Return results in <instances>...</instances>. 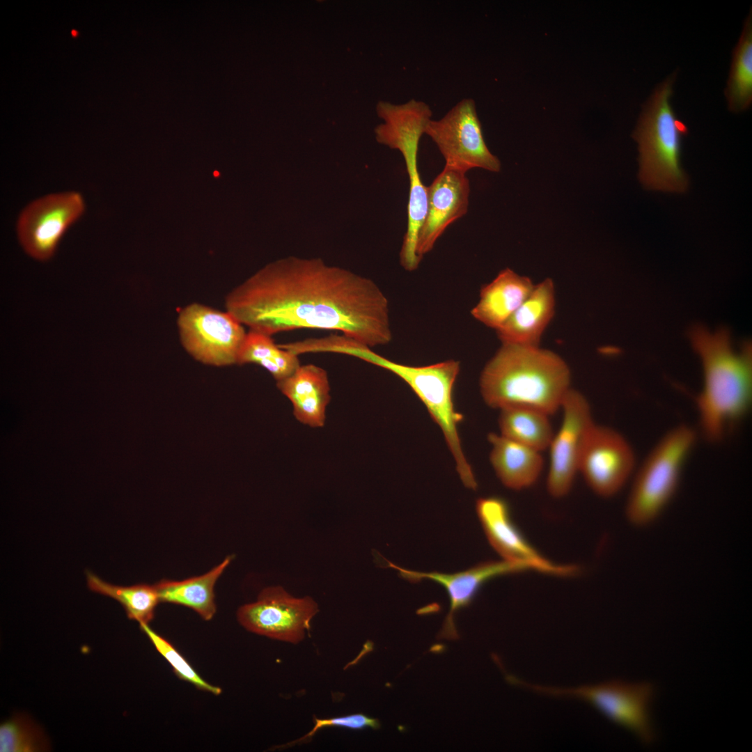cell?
Wrapping results in <instances>:
<instances>
[{"instance_id":"obj_14","label":"cell","mask_w":752,"mask_h":752,"mask_svg":"<svg viewBox=\"0 0 752 752\" xmlns=\"http://www.w3.org/2000/svg\"><path fill=\"white\" fill-rule=\"evenodd\" d=\"M634 465V451L625 437L595 423L585 439L578 465V473L588 487L600 496H612L625 485Z\"/></svg>"},{"instance_id":"obj_21","label":"cell","mask_w":752,"mask_h":752,"mask_svg":"<svg viewBox=\"0 0 752 752\" xmlns=\"http://www.w3.org/2000/svg\"><path fill=\"white\" fill-rule=\"evenodd\" d=\"M491 464L501 482L513 490L533 485L544 468L541 452L511 440L501 434L490 433Z\"/></svg>"},{"instance_id":"obj_11","label":"cell","mask_w":752,"mask_h":752,"mask_svg":"<svg viewBox=\"0 0 752 752\" xmlns=\"http://www.w3.org/2000/svg\"><path fill=\"white\" fill-rule=\"evenodd\" d=\"M85 209L84 197L75 191L52 193L33 200L22 210L17 221L20 246L34 260H49L65 232Z\"/></svg>"},{"instance_id":"obj_19","label":"cell","mask_w":752,"mask_h":752,"mask_svg":"<svg viewBox=\"0 0 752 752\" xmlns=\"http://www.w3.org/2000/svg\"><path fill=\"white\" fill-rule=\"evenodd\" d=\"M278 389L291 402L295 418L313 428L324 425L330 401L327 371L314 364L299 366L290 375L276 382Z\"/></svg>"},{"instance_id":"obj_27","label":"cell","mask_w":752,"mask_h":752,"mask_svg":"<svg viewBox=\"0 0 752 752\" xmlns=\"http://www.w3.org/2000/svg\"><path fill=\"white\" fill-rule=\"evenodd\" d=\"M49 749L42 730L29 717L16 715L0 726L1 752H38Z\"/></svg>"},{"instance_id":"obj_8","label":"cell","mask_w":752,"mask_h":752,"mask_svg":"<svg viewBox=\"0 0 752 752\" xmlns=\"http://www.w3.org/2000/svg\"><path fill=\"white\" fill-rule=\"evenodd\" d=\"M508 681L531 691L552 697L583 700L614 723L629 730L645 745L655 742L650 707L656 694L653 684L613 680L575 687H556L529 683L507 675Z\"/></svg>"},{"instance_id":"obj_9","label":"cell","mask_w":752,"mask_h":752,"mask_svg":"<svg viewBox=\"0 0 752 752\" xmlns=\"http://www.w3.org/2000/svg\"><path fill=\"white\" fill-rule=\"evenodd\" d=\"M177 324L182 347L196 360L214 366L237 363L246 332L228 311L193 303L180 310Z\"/></svg>"},{"instance_id":"obj_18","label":"cell","mask_w":752,"mask_h":752,"mask_svg":"<svg viewBox=\"0 0 752 752\" xmlns=\"http://www.w3.org/2000/svg\"><path fill=\"white\" fill-rule=\"evenodd\" d=\"M555 287L547 278L533 290L496 333L502 344L540 346L555 312Z\"/></svg>"},{"instance_id":"obj_20","label":"cell","mask_w":752,"mask_h":752,"mask_svg":"<svg viewBox=\"0 0 752 752\" xmlns=\"http://www.w3.org/2000/svg\"><path fill=\"white\" fill-rule=\"evenodd\" d=\"M534 286L528 277L506 268L481 288L478 302L471 310V315L478 322L496 331L528 297Z\"/></svg>"},{"instance_id":"obj_24","label":"cell","mask_w":752,"mask_h":752,"mask_svg":"<svg viewBox=\"0 0 752 752\" xmlns=\"http://www.w3.org/2000/svg\"><path fill=\"white\" fill-rule=\"evenodd\" d=\"M256 363L276 380L290 375L299 366L298 355L276 344L272 336L250 330L246 333L237 357V364Z\"/></svg>"},{"instance_id":"obj_15","label":"cell","mask_w":752,"mask_h":752,"mask_svg":"<svg viewBox=\"0 0 752 752\" xmlns=\"http://www.w3.org/2000/svg\"><path fill=\"white\" fill-rule=\"evenodd\" d=\"M476 510L489 544L502 559L525 564L531 570L549 575L570 577L579 572L578 566L555 563L538 552L514 523L503 499L480 498Z\"/></svg>"},{"instance_id":"obj_28","label":"cell","mask_w":752,"mask_h":752,"mask_svg":"<svg viewBox=\"0 0 752 752\" xmlns=\"http://www.w3.org/2000/svg\"><path fill=\"white\" fill-rule=\"evenodd\" d=\"M141 631L146 634L156 650L172 666L175 675L196 688L215 695L221 693V689L204 680L191 666L187 660L166 639L152 629L148 624H139Z\"/></svg>"},{"instance_id":"obj_12","label":"cell","mask_w":752,"mask_h":752,"mask_svg":"<svg viewBox=\"0 0 752 752\" xmlns=\"http://www.w3.org/2000/svg\"><path fill=\"white\" fill-rule=\"evenodd\" d=\"M318 612L311 597L296 598L282 587L274 586L263 589L256 602L242 606L237 616L249 632L296 644L304 639Z\"/></svg>"},{"instance_id":"obj_2","label":"cell","mask_w":752,"mask_h":752,"mask_svg":"<svg viewBox=\"0 0 752 752\" xmlns=\"http://www.w3.org/2000/svg\"><path fill=\"white\" fill-rule=\"evenodd\" d=\"M689 336L703 369V389L696 398L700 428L707 440L716 442L749 411L752 345L745 341L736 349L726 327L710 331L696 324Z\"/></svg>"},{"instance_id":"obj_4","label":"cell","mask_w":752,"mask_h":752,"mask_svg":"<svg viewBox=\"0 0 752 752\" xmlns=\"http://www.w3.org/2000/svg\"><path fill=\"white\" fill-rule=\"evenodd\" d=\"M675 74L659 84L644 104L633 138L639 143V179L649 189L684 193L689 180L680 164L688 133L670 104Z\"/></svg>"},{"instance_id":"obj_10","label":"cell","mask_w":752,"mask_h":752,"mask_svg":"<svg viewBox=\"0 0 752 752\" xmlns=\"http://www.w3.org/2000/svg\"><path fill=\"white\" fill-rule=\"evenodd\" d=\"M425 134L444 158V168L463 173L473 168L499 172L501 163L488 149L473 99L464 98L441 118L430 120Z\"/></svg>"},{"instance_id":"obj_26","label":"cell","mask_w":752,"mask_h":752,"mask_svg":"<svg viewBox=\"0 0 752 752\" xmlns=\"http://www.w3.org/2000/svg\"><path fill=\"white\" fill-rule=\"evenodd\" d=\"M86 577L91 590L117 600L130 619L139 624H148L154 618L155 608L160 602L155 585L116 586L105 582L89 571Z\"/></svg>"},{"instance_id":"obj_16","label":"cell","mask_w":752,"mask_h":752,"mask_svg":"<svg viewBox=\"0 0 752 752\" xmlns=\"http://www.w3.org/2000/svg\"><path fill=\"white\" fill-rule=\"evenodd\" d=\"M385 561L388 567L398 571L400 576L405 580L418 582L428 579L446 589L450 600V608L438 639L446 640L459 639L454 616L459 610L468 606L472 602L486 582L497 577L531 570L525 564L504 559L485 561L468 570L451 574L410 570L400 567L386 559Z\"/></svg>"},{"instance_id":"obj_23","label":"cell","mask_w":752,"mask_h":752,"mask_svg":"<svg viewBox=\"0 0 752 752\" xmlns=\"http://www.w3.org/2000/svg\"><path fill=\"white\" fill-rule=\"evenodd\" d=\"M549 416L531 408L502 409L499 417L500 434L542 452L548 448L554 434Z\"/></svg>"},{"instance_id":"obj_13","label":"cell","mask_w":752,"mask_h":752,"mask_svg":"<svg viewBox=\"0 0 752 752\" xmlns=\"http://www.w3.org/2000/svg\"><path fill=\"white\" fill-rule=\"evenodd\" d=\"M562 421L554 434L547 449L549 451L547 488L554 498H562L571 490L585 439L595 423L588 400L579 391L571 388L561 409Z\"/></svg>"},{"instance_id":"obj_22","label":"cell","mask_w":752,"mask_h":752,"mask_svg":"<svg viewBox=\"0 0 752 752\" xmlns=\"http://www.w3.org/2000/svg\"><path fill=\"white\" fill-rule=\"evenodd\" d=\"M232 559L233 556H227L218 565L200 576L182 581H159L155 584L159 601L189 607L203 619L211 620L217 610L215 583Z\"/></svg>"},{"instance_id":"obj_17","label":"cell","mask_w":752,"mask_h":752,"mask_svg":"<svg viewBox=\"0 0 752 752\" xmlns=\"http://www.w3.org/2000/svg\"><path fill=\"white\" fill-rule=\"evenodd\" d=\"M469 191L465 173L446 168L427 187V212L416 246L419 259L433 249L450 224L467 212Z\"/></svg>"},{"instance_id":"obj_25","label":"cell","mask_w":752,"mask_h":752,"mask_svg":"<svg viewBox=\"0 0 752 752\" xmlns=\"http://www.w3.org/2000/svg\"><path fill=\"white\" fill-rule=\"evenodd\" d=\"M728 109L739 112L752 102V19L751 10L746 18L739 42L734 49L727 87L725 91Z\"/></svg>"},{"instance_id":"obj_7","label":"cell","mask_w":752,"mask_h":752,"mask_svg":"<svg viewBox=\"0 0 752 752\" xmlns=\"http://www.w3.org/2000/svg\"><path fill=\"white\" fill-rule=\"evenodd\" d=\"M696 441L695 431L679 425L667 432L650 451L639 469L625 507L634 526L654 523L675 496L684 465Z\"/></svg>"},{"instance_id":"obj_3","label":"cell","mask_w":752,"mask_h":752,"mask_svg":"<svg viewBox=\"0 0 752 752\" xmlns=\"http://www.w3.org/2000/svg\"><path fill=\"white\" fill-rule=\"evenodd\" d=\"M571 371L556 352L540 346L502 344L483 368L481 395L490 407H526L552 415L571 389Z\"/></svg>"},{"instance_id":"obj_6","label":"cell","mask_w":752,"mask_h":752,"mask_svg":"<svg viewBox=\"0 0 752 752\" xmlns=\"http://www.w3.org/2000/svg\"><path fill=\"white\" fill-rule=\"evenodd\" d=\"M350 354L391 371L410 386L442 430L463 484L469 489H476L478 483L464 454L458 432L463 416L455 410L453 399L460 362L448 360L424 366L400 364L359 343L352 347Z\"/></svg>"},{"instance_id":"obj_29","label":"cell","mask_w":752,"mask_h":752,"mask_svg":"<svg viewBox=\"0 0 752 752\" xmlns=\"http://www.w3.org/2000/svg\"><path fill=\"white\" fill-rule=\"evenodd\" d=\"M313 722L314 726L312 730L304 736L284 745L279 746H277V749H285L286 747L306 742V741L310 740L318 731L324 728L342 727L353 730H362L365 728L377 730L380 728V723L377 719L370 717L361 713L327 719H319L314 716Z\"/></svg>"},{"instance_id":"obj_30","label":"cell","mask_w":752,"mask_h":752,"mask_svg":"<svg viewBox=\"0 0 752 752\" xmlns=\"http://www.w3.org/2000/svg\"><path fill=\"white\" fill-rule=\"evenodd\" d=\"M72 35H73V36H76V35H77V31H75V30H73V31H72Z\"/></svg>"},{"instance_id":"obj_5","label":"cell","mask_w":752,"mask_h":752,"mask_svg":"<svg viewBox=\"0 0 752 752\" xmlns=\"http://www.w3.org/2000/svg\"><path fill=\"white\" fill-rule=\"evenodd\" d=\"M377 112L384 120L375 130L377 139L401 152L409 177L407 228L400 256L402 266L413 271L421 260L416 253V246L428 205L427 187L418 169V145L432 113L428 104L415 99L400 104L379 102Z\"/></svg>"},{"instance_id":"obj_1","label":"cell","mask_w":752,"mask_h":752,"mask_svg":"<svg viewBox=\"0 0 752 752\" xmlns=\"http://www.w3.org/2000/svg\"><path fill=\"white\" fill-rule=\"evenodd\" d=\"M226 308L269 336L298 329L340 331L370 348L392 340L389 301L372 280L318 260L289 258L233 289Z\"/></svg>"}]
</instances>
